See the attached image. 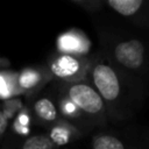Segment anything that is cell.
<instances>
[{
  "mask_svg": "<svg viewBox=\"0 0 149 149\" xmlns=\"http://www.w3.org/2000/svg\"><path fill=\"white\" fill-rule=\"evenodd\" d=\"M88 74H91L93 87L101 97L106 109L116 108L125 98V86L115 66L106 57H98L91 62Z\"/></svg>",
  "mask_w": 149,
  "mask_h": 149,
  "instance_id": "cell-1",
  "label": "cell"
},
{
  "mask_svg": "<svg viewBox=\"0 0 149 149\" xmlns=\"http://www.w3.org/2000/svg\"><path fill=\"white\" fill-rule=\"evenodd\" d=\"M62 94L66 97L86 119L92 121L104 120L107 109L93 85L84 80L65 83L62 88Z\"/></svg>",
  "mask_w": 149,
  "mask_h": 149,
  "instance_id": "cell-2",
  "label": "cell"
},
{
  "mask_svg": "<svg viewBox=\"0 0 149 149\" xmlns=\"http://www.w3.org/2000/svg\"><path fill=\"white\" fill-rule=\"evenodd\" d=\"M90 66L91 61L85 56L59 52L50 62V72L64 83H76L84 80Z\"/></svg>",
  "mask_w": 149,
  "mask_h": 149,
  "instance_id": "cell-3",
  "label": "cell"
},
{
  "mask_svg": "<svg viewBox=\"0 0 149 149\" xmlns=\"http://www.w3.org/2000/svg\"><path fill=\"white\" fill-rule=\"evenodd\" d=\"M111 59L114 66L126 71H140L144 66L146 48L137 38H126L116 41L112 47Z\"/></svg>",
  "mask_w": 149,
  "mask_h": 149,
  "instance_id": "cell-4",
  "label": "cell"
},
{
  "mask_svg": "<svg viewBox=\"0 0 149 149\" xmlns=\"http://www.w3.org/2000/svg\"><path fill=\"white\" fill-rule=\"evenodd\" d=\"M58 50L62 54L84 56L90 49V41L79 30H70L61 35L57 41Z\"/></svg>",
  "mask_w": 149,
  "mask_h": 149,
  "instance_id": "cell-5",
  "label": "cell"
},
{
  "mask_svg": "<svg viewBox=\"0 0 149 149\" xmlns=\"http://www.w3.org/2000/svg\"><path fill=\"white\" fill-rule=\"evenodd\" d=\"M107 5L121 16L130 19L141 14L147 2L143 0H108Z\"/></svg>",
  "mask_w": 149,
  "mask_h": 149,
  "instance_id": "cell-6",
  "label": "cell"
},
{
  "mask_svg": "<svg viewBox=\"0 0 149 149\" xmlns=\"http://www.w3.org/2000/svg\"><path fill=\"white\" fill-rule=\"evenodd\" d=\"M90 149H127L125 141L111 133H98L91 139Z\"/></svg>",
  "mask_w": 149,
  "mask_h": 149,
  "instance_id": "cell-7",
  "label": "cell"
},
{
  "mask_svg": "<svg viewBox=\"0 0 149 149\" xmlns=\"http://www.w3.org/2000/svg\"><path fill=\"white\" fill-rule=\"evenodd\" d=\"M34 112L36 116L43 122L52 123V122H56L58 119L57 107L48 98H41L36 100L34 104Z\"/></svg>",
  "mask_w": 149,
  "mask_h": 149,
  "instance_id": "cell-8",
  "label": "cell"
},
{
  "mask_svg": "<svg viewBox=\"0 0 149 149\" xmlns=\"http://www.w3.org/2000/svg\"><path fill=\"white\" fill-rule=\"evenodd\" d=\"M42 81V73L36 69H24L17 76V86L20 91H30L40 85Z\"/></svg>",
  "mask_w": 149,
  "mask_h": 149,
  "instance_id": "cell-9",
  "label": "cell"
},
{
  "mask_svg": "<svg viewBox=\"0 0 149 149\" xmlns=\"http://www.w3.org/2000/svg\"><path fill=\"white\" fill-rule=\"evenodd\" d=\"M74 130L70 125H63V123H59L57 126H55L49 135L50 140L54 142L55 146H62V144H65L68 143L71 139H72V135L74 134Z\"/></svg>",
  "mask_w": 149,
  "mask_h": 149,
  "instance_id": "cell-10",
  "label": "cell"
},
{
  "mask_svg": "<svg viewBox=\"0 0 149 149\" xmlns=\"http://www.w3.org/2000/svg\"><path fill=\"white\" fill-rule=\"evenodd\" d=\"M55 147L56 146L50 140L49 135L37 134L28 137L23 142L21 149H55Z\"/></svg>",
  "mask_w": 149,
  "mask_h": 149,
  "instance_id": "cell-11",
  "label": "cell"
},
{
  "mask_svg": "<svg viewBox=\"0 0 149 149\" xmlns=\"http://www.w3.org/2000/svg\"><path fill=\"white\" fill-rule=\"evenodd\" d=\"M59 108H61V113L69 120H74V121H80L83 119H84V121L87 120L83 115V113L63 94L59 100Z\"/></svg>",
  "mask_w": 149,
  "mask_h": 149,
  "instance_id": "cell-12",
  "label": "cell"
},
{
  "mask_svg": "<svg viewBox=\"0 0 149 149\" xmlns=\"http://www.w3.org/2000/svg\"><path fill=\"white\" fill-rule=\"evenodd\" d=\"M73 2L88 12H95L102 7V2L100 0H73Z\"/></svg>",
  "mask_w": 149,
  "mask_h": 149,
  "instance_id": "cell-13",
  "label": "cell"
},
{
  "mask_svg": "<svg viewBox=\"0 0 149 149\" xmlns=\"http://www.w3.org/2000/svg\"><path fill=\"white\" fill-rule=\"evenodd\" d=\"M7 116L0 111V136L6 132V128H7Z\"/></svg>",
  "mask_w": 149,
  "mask_h": 149,
  "instance_id": "cell-14",
  "label": "cell"
}]
</instances>
